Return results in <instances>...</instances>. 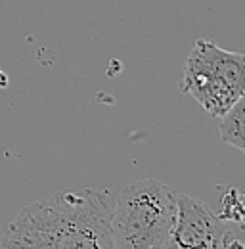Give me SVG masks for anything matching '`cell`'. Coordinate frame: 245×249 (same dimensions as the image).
<instances>
[{"label": "cell", "instance_id": "1", "mask_svg": "<svg viewBox=\"0 0 245 249\" xmlns=\"http://www.w3.org/2000/svg\"><path fill=\"white\" fill-rule=\"evenodd\" d=\"M111 207L90 188L56 192L25 205L0 240L14 249H113Z\"/></svg>", "mask_w": 245, "mask_h": 249}, {"label": "cell", "instance_id": "2", "mask_svg": "<svg viewBox=\"0 0 245 249\" xmlns=\"http://www.w3.org/2000/svg\"><path fill=\"white\" fill-rule=\"evenodd\" d=\"M176 222V194L144 178L122 188L111 207L113 249H167Z\"/></svg>", "mask_w": 245, "mask_h": 249}, {"label": "cell", "instance_id": "3", "mask_svg": "<svg viewBox=\"0 0 245 249\" xmlns=\"http://www.w3.org/2000/svg\"><path fill=\"white\" fill-rule=\"evenodd\" d=\"M245 56L230 52L207 38H197L184 65L180 89L211 117L226 113L244 98Z\"/></svg>", "mask_w": 245, "mask_h": 249}, {"label": "cell", "instance_id": "4", "mask_svg": "<svg viewBox=\"0 0 245 249\" xmlns=\"http://www.w3.org/2000/svg\"><path fill=\"white\" fill-rule=\"evenodd\" d=\"M242 230L214 215L205 201L176 194V222L167 249H245Z\"/></svg>", "mask_w": 245, "mask_h": 249}, {"label": "cell", "instance_id": "5", "mask_svg": "<svg viewBox=\"0 0 245 249\" xmlns=\"http://www.w3.org/2000/svg\"><path fill=\"white\" fill-rule=\"evenodd\" d=\"M218 123V130H220V138L222 142L234 146L236 150L244 152L245 150V100L240 98L226 113H222Z\"/></svg>", "mask_w": 245, "mask_h": 249}, {"label": "cell", "instance_id": "6", "mask_svg": "<svg viewBox=\"0 0 245 249\" xmlns=\"http://www.w3.org/2000/svg\"><path fill=\"white\" fill-rule=\"evenodd\" d=\"M218 217L222 220H228V222L244 226V197H242V194L238 190L230 188L224 194V197H222V213Z\"/></svg>", "mask_w": 245, "mask_h": 249}]
</instances>
